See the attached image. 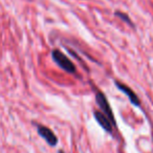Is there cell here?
I'll list each match as a JSON object with an SVG mask.
<instances>
[{"mask_svg": "<svg viewBox=\"0 0 153 153\" xmlns=\"http://www.w3.org/2000/svg\"><path fill=\"white\" fill-rule=\"evenodd\" d=\"M96 101H97V103H98L99 107L101 108V111L108 117L109 121L112 123V125L114 126V127H117V122H115V117H114V115H113L112 108H111V106H110V104H109L108 100H107L106 96H105L103 92L97 91Z\"/></svg>", "mask_w": 153, "mask_h": 153, "instance_id": "cell-2", "label": "cell"}, {"mask_svg": "<svg viewBox=\"0 0 153 153\" xmlns=\"http://www.w3.org/2000/svg\"><path fill=\"white\" fill-rule=\"evenodd\" d=\"M115 16H117L119 18H121L122 20H123L124 22H126V23H128V24H131L132 25V22H131V19L129 18V16L128 15H126V14H124V13H122V12H115Z\"/></svg>", "mask_w": 153, "mask_h": 153, "instance_id": "cell-6", "label": "cell"}, {"mask_svg": "<svg viewBox=\"0 0 153 153\" xmlns=\"http://www.w3.org/2000/svg\"><path fill=\"white\" fill-rule=\"evenodd\" d=\"M115 85H117V87L119 88L121 91H123L124 94H126V96L128 97V99H129V101L132 103V104L134 105V106L136 107H140V100L138 99V97L136 96V94L133 91V90L131 89L130 87H128L127 85H125V84L121 83V82H115Z\"/></svg>", "mask_w": 153, "mask_h": 153, "instance_id": "cell-5", "label": "cell"}, {"mask_svg": "<svg viewBox=\"0 0 153 153\" xmlns=\"http://www.w3.org/2000/svg\"><path fill=\"white\" fill-rule=\"evenodd\" d=\"M37 131H38L39 135L49 145V146L53 147L57 146L58 144V137L55 134V132L51 129H49L46 126H42V125H38L37 127Z\"/></svg>", "mask_w": 153, "mask_h": 153, "instance_id": "cell-3", "label": "cell"}, {"mask_svg": "<svg viewBox=\"0 0 153 153\" xmlns=\"http://www.w3.org/2000/svg\"><path fill=\"white\" fill-rule=\"evenodd\" d=\"M94 117L96 119V121L98 122V124L108 133H112L113 129H112V123L109 121V119L102 112V111L99 110H94Z\"/></svg>", "mask_w": 153, "mask_h": 153, "instance_id": "cell-4", "label": "cell"}, {"mask_svg": "<svg viewBox=\"0 0 153 153\" xmlns=\"http://www.w3.org/2000/svg\"><path fill=\"white\" fill-rule=\"evenodd\" d=\"M51 58L53 60L58 64L59 67H61L63 70H65L66 72L68 74H76V65L71 62V60L65 55L59 49H53L51 51Z\"/></svg>", "mask_w": 153, "mask_h": 153, "instance_id": "cell-1", "label": "cell"}]
</instances>
